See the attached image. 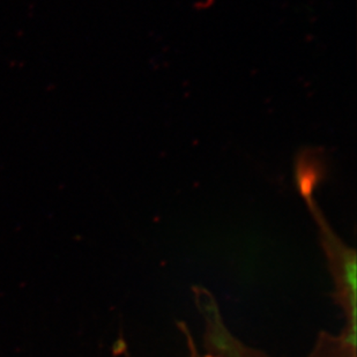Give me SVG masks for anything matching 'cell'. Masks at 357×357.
I'll return each instance as SVG.
<instances>
[{"mask_svg":"<svg viewBox=\"0 0 357 357\" xmlns=\"http://www.w3.org/2000/svg\"><path fill=\"white\" fill-rule=\"evenodd\" d=\"M193 300L202 318L205 357H271L265 351L245 344L230 330L219 302L211 290H197ZM305 357H357V353L356 348L348 344L341 333L323 331Z\"/></svg>","mask_w":357,"mask_h":357,"instance_id":"cell-2","label":"cell"},{"mask_svg":"<svg viewBox=\"0 0 357 357\" xmlns=\"http://www.w3.org/2000/svg\"><path fill=\"white\" fill-rule=\"evenodd\" d=\"M314 174L300 158L297 185L317 228L318 238L333 282L334 298L344 316L341 335L356 348V251L348 245L327 221L314 196Z\"/></svg>","mask_w":357,"mask_h":357,"instance_id":"cell-1","label":"cell"}]
</instances>
